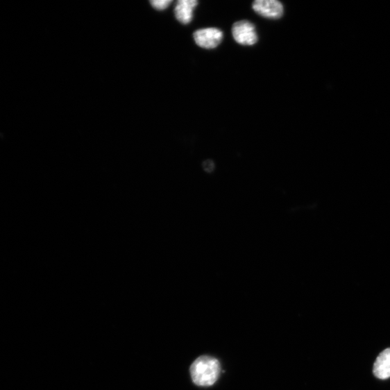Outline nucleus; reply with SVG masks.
Here are the masks:
<instances>
[{"instance_id":"nucleus-1","label":"nucleus","mask_w":390,"mask_h":390,"mask_svg":"<svg viewBox=\"0 0 390 390\" xmlns=\"http://www.w3.org/2000/svg\"><path fill=\"white\" fill-rule=\"evenodd\" d=\"M221 371L219 362L212 357H201L194 362L190 368L193 382L201 387L214 385Z\"/></svg>"},{"instance_id":"nucleus-2","label":"nucleus","mask_w":390,"mask_h":390,"mask_svg":"<svg viewBox=\"0 0 390 390\" xmlns=\"http://www.w3.org/2000/svg\"><path fill=\"white\" fill-rule=\"evenodd\" d=\"M232 34L235 41L244 46H253L258 41L255 26L247 21H241L235 24Z\"/></svg>"},{"instance_id":"nucleus-3","label":"nucleus","mask_w":390,"mask_h":390,"mask_svg":"<svg viewBox=\"0 0 390 390\" xmlns=\"http://www.w3.org/2000/svg\"><path fill=\"white\" fill-rule=\"evenodd\" d=\"M223 38V32L216 28L200 29L194 33L195 42L199 46L207 49L217 47L221 43Z\"/></svg>"},{"instance_id":"nucleus-4","label":"nucleus","mask_w":390,"mask_h":390,"mask_svg":"<svg viewBox=\"0 0 390 390\" xmlns=\"http://www.w3.org/2000/svg\"><path fill=\"white\" fill-rule=\"evenodd\" d=\"M253 8L258 15L266 19H278L283 14V6L276 0H257Z\"/></svg>"},{"instance_id":"nucleus-5","label":"nucleus","mask_w":390,"mask_h":390,"mask_svg":"<svg viewBox=\"0 0 390 390\" xmlns=\"http://www.w3.org/2000/svg\"><path fill=\"white\" fill-rule=\"evenodd\" d=\"M198 5L196 0H180L174 10L176 19L183 24H189L193 19L194 10Z\"/></svg>"},{"instance_id":"nucleus-6","label":"nucleus","mask_w":390,"mask_h":390,"mask_svg":"<svg viewBox=\"0 0 390 390\" xmlns=\"http://www.w3.org/2000/svg\"><path fill=\"white\" fill-rule=\"evenodd\" d=\"M373 373L380 380L390 378V348L383 350L374 364Z\"/></svg>"},{"instance_id":"nucleus-7","label":"nucleus","mask_w":390,"mask_h":390,"mask_svg":"<svg viewBox=\"0 0 390 390\" xmlns=\"http://www.w3.org/2000/svg\"><path fill=\"white\" fill-rule=\"evenodd\" d=\"M171 3V0H154V1H151V6L158 10L167 9Z\"/></svg>"},{"instance_id":"nucleus-8","label":"nucleus","mask_w":390,"mask_h":390,"mask_svg":"<svg viewBox=\"0 0 390 390\" xmlns=\"http://www.w3.org/2000/svg\"><path fill=\"white\" fill-rule=\"evenodd\" d=\"M205 169L207 171L208 169H210V171L212 170V169H214V164H212V162H210V165H208V162H206L205 164Z\"/></svg>"}]
</instances>
